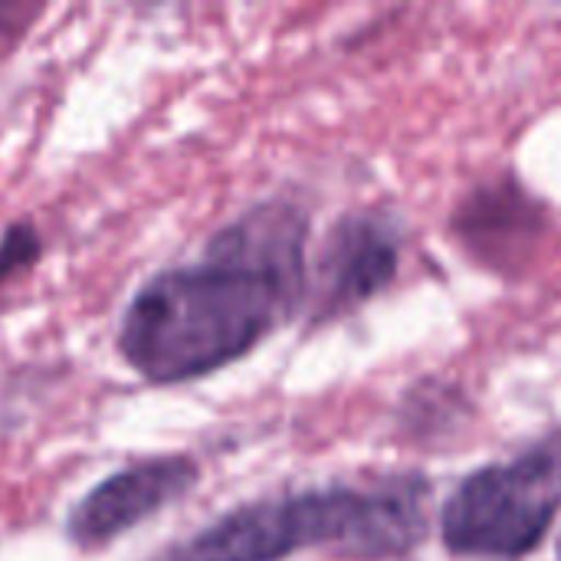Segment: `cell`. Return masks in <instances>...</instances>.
<instances>
[{
	"mask_svg": "<svg viewBox=\"0 0 561 561\" xmlns=\"http://www.w3.org/2000/svg\"><path fill=\"white\" fill-rule=\"evenodd\" d=\"M201 463L191 454H154L118 467L89 486L66 513L62 536L72 549L92 556L141 529L148 519L184 503L201 486Z\"/></svg>",
	"mask_w": 561,
	"mask_h": 561,
	"instance_id": "5",
	"label": "cell"
},
{
	"mask_svg": "<svg viewBox=\"0 0 561 561\" xmlns=\"http://www.w3.org/2000/svg\"><path fill=\"white\" fill-rule=\"evenodd\" d=\"M404 230L388 210H348L342 214L309 270V319L312 325L335 322L378 299L401 273Z\"/></svg>",
	"mask_w": 561,
	"mask_h": 561,
	"instance_id": "4",
	"label": "cell"
},
{
	"mask_svg": "<svg viewBox=\"0 0 561 561\" xmlns=\"http://www.w3.org/2000/svg\"><path fill=\"white\" fill-rule=\"evenodd\" d=\"M561 513V434L513 460L470 470L440 510V542L457 559L523 561Z\"/></svg>",
	"mask_w": 561,
	"mask_h": 561,
	"instance_id": "3",
	"label": "cell"
},
{
	"mask_svg": "<svg viewBox=\"0 0 561 561\" xmlns=\"http://www.w3.org/2000/svg\"><path fill=\"white\" fill-rule=\"evenodd\" d=\"M309 210L270 197L224 224L191 263L151 273L125 302L115 352L154 388L210 378L256 352L309 293Z\"/></svg>",
	"mask_w": 561,
	"mask_h": 561,
	"instance_id": "1",
	"label": "cell"
},
{
	"mask_svg": "<svg viewBox=\"0 0 561 561\" xmlns=\"http://www.w3.org/2000/svg\"><path fill=\"white\" fill-rule=\"evenodd\" d=\"M43 256V237L33 220L20 217L3 227L0 233V293L7 283H13L20 273L33 270Z\"/></svg>",
	"mask_w": 561,
	"mask_h": 561,
	"instance_id": "7",
	"label": "cell"
},
{
	"mask_svg": "<svg viewBox=\"0 0 561 561\" xmlns=\"http://www.w3.org/2000/svg\"><path fill=\"white\" fill-rule=\"evenodd\" d=\"M549 224V207L516 174L480 181L450 214L454 243L500 276H519L529 266Z\"/></svg>",
	"mask_w": 561,
	"mask_h": 561,
	"instance_id": "6",
	"label": "cell"
},
{
	"mask_svg": "<svg viewBox=\"0 0 561 561\" xmlns=\"http://www.w3.org/2000/svg\"><path fill=\"white\" fill-rule=\"evenodd\" d=\"M43 13V7H23V3H0V59L20 43V36L30 30V23Z\"/></svg>",
	"mask_w": 561,
	"mask_h": 561,
	"instance_id": "8",
	"label": "cell"
},
{
	"mask_svg": "<svg viewBox=\"0 0 561 561\" xmlns=\"http://www.w3.org/2000/svg\"><path fill=\"white\" fill-rule=\"evenodd\" d=\"M431 493L424 473H388L263 496L171 542L158 561H286L306 549L355 561L404 559L427 539Z\"/></svg>",
	"mask_w": 561,
	"mask_h": 561,
	"instance_id": "2",
	"label": "cell"
}]
</instances>
